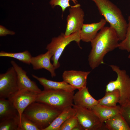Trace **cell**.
<instances>
[{
	"instance_id": "cell-29",
	"label": "cell",
	"mask_w": 130,
	"mask_h": 130,
	"mask_svg": "<svg viewBox=\"0 0 130 130\" xmlns=\"http://www.w3.org/2000/svg\"><path fill=\"white\" fill-rule=\"evenodd\" d=\"M15 34V32L13 31L10 30L4 26L0 25V36H3L7 35H13Z\"/></svg>"
},
{
	"instance_id": "cell-18",
	"label": "cell",
	"mask_w": 130,
	"mask_h": 130,
	"mask_svg": "<svg viewBox=\"0 0 130 130\" xmlns=\"http://www.w3.org/2000/svg\"><path fill=\"white\" fill-rule=\"evenodd\" d=\"M18 116L17 110L9 100L0 98V121Z\"/></svg>"
},
{
	"instance_id": "cell-21",
	"label": "cell",
	"mask_w": 130,
	"mask_h": 130,
	"mask_svg": "<svg viewBox=\"0 0 130 130\" xmlns=\"http://www.w3.org/2000/svg\"><path fill=\"white\" fill-rule=\"evenodd\" d=\"M120 98V93L118 90L106 92L104 96L98 100V104L108 106H115L119 103Z\"/></svg>"
},
{
	"instance_id": "cell-12",
	"label": "cell",
	"mask_w": 130,
	"mask_h": 130,
	"mask_svg": "<svg viewBox=\"0 0 130 130\" xmlns=\"http://www.w3.org/2000/svg\"><path fill=\"white\" fill-rule=\"evenodd\" d=\"M10 63L17 74L19 90H26L37 94L41 92L35 82L31 80L27 75L26 71L14 60H11Z\"/></svg>"
},
{
	"instance_id": "cell-26",
	"label": "cell",
	"mask_w": 130,
	"mask_h": 130,
	"mask_svg": "<svg viewBox=\"0 0 130 130\" xmlns=\"http://www.w3.org/2000/svg\"><path fill=\"white\" fill-rule=\"evenodd\" d=\"M70 1H72L75 5L78 3L77 0H51L49 3L53 8L57 6L60 7L63 13L67 8L72 6L69 3Z\"/></svg>"
},
{
	"instance_id": "cell-17",
	"label": "cell",
	"mask_w": 130,
	"mask_h": 130,
	"mask_svg": "<svg viewBox=\"0 0 130 130\" xmlns=\"http://www.w3.org/2000/svg\"><path fill=\"white\" fill-rule=\"evenodd\" d=\"M91 110L104 123L105 121L121 113L120 106L117 105L110 107L98 104Z\"/></svg>"
},
{
	"instance_id": "cell-27",
	"label": "cell",
	"mask_w": 130,
	"mask_h": 130,
	"mask_svg": "<svg viewBox=\"0 0 130 130\" xmlns=\"http://www.w3.org/2000/svg\"><path fill=\"white\" fill-rule=\"evenodd\" d=\"M79 124L78 120L75 115L65 121L60 126L58 130H72Z\"/></svg>"
},
{
	"instance_id": "cell-2",
	"label": "cell",
	"mask_w": 130,
	"mask_h": 130,
	"mask_svg": "<svg viewBox=\"0 0 130 130\" xmlns=\"http://www.w3.org/2000/svg\"><path fill=\"white\" fill-rule=\"evenodd\" d=\"M91 0L95 3L100 15L115 29L119 41L123 40L128 23L120 9L109 0Z\"/></svg>"
},
{
	"instance_id": "cell-14",
	"label": "cell",
	"mask_w": 130,
	"mask_h": 130,
	"mask_svg": "<svg viewBox=\"0 0 130 130\" xmlns=\"http://www.w3.org/2000/svg\"><path fill=\"white\" fill-rule=\"evenodd\" d=\"M106 21L103 18L97 23L84 24L79 32L81 40L83 42H91L94 38L98 31L104 26Z\"/></svg>"
},
{
	"instance_id": "cell-23",
	"label": "cell",
	"mask_w": 130,
	"mask_h": 130,
	"mask_svg": "<svg viewBox=\"0 0 130 130\" xmlns=\"http://www.w3.org/2000/svg\"><path fill=\"white\" fill-rule=\"evenodd\" d=\"M19 116L0 121V130H18Z\"/></svg>"
},
{
	"instance_id": "cell-13",
	"label": "cell",
	"mask_w": 130,
	"mask_h": 130,
	"mask_svg": "<svg viewBox=\"0 0 130 130\" xmlns=\"http://www.w3.org/2000/svg\"><path fill=\"white\" fill-rule=\"evenodd\" d=\"M52 55L48 51L45 53L42 54L35 57H32L31 64L33 69L35 70L44 69L48 71L51 73L52 78L56 76V69L51 63L50 60Z\"/></svg>"
},
{
	"instance_id": "cell-24",
	"label": "cell",
	"mask_w": 130,
	"mask_h": 130,
	"mask_svg": "<svg viewBox=\"0 0 130 130\" xmlns=\"http://www.w3.org/2000/svg\"><path fill=\"white\" fill-rule=\"evenodd\" d=\"M18 130H40L37 125L23 114L20 119Z\"/></svg>"
},
{
	"instance_id": "cell-4",
	"label": "cell",
	"mask_w": 130,
	"mask_h": 130,
	"mask_svg": "<svg viewBox=\"0 0 130 130\" xmlns=\"http://www.w3.org/2000/svg\"><path fill=\"white\" fill-rule=\"evenodd\" d=\"M74 92L61 90H44L37 95L36 102L63 111L72 107Z\"/></svg>"
},
{
	"instance_id": "cell-5",
	"label": "cell",
	"mask_w": 130,
	"mask_h": 130,
	"mask_svg": "<svg viewBox=\"0 0 130 130\" xmlns=\"http://www.w3.org/2000/svg\"><path fill=\"white\" fill-rule=\"evenodd\" d=\"M110 66L117 73V77L116 80L111 81L106 85L105 92L118 90L120 95L119 103L120 106L130 103V77L126 70H121L116 65Z\"/></svg>"
},
{
	"instance_id": "cell-9",
	"label": "cell",
	"mask_w": 130,
	"mask_h": 130,
	"mask_svg": "<svg viewBox=\"0 0 130 130\" xmlns=\"http://www.w3.org/2000/svg\"><path fill=\"white\" fill-rule=\"evenodd\" d=\"M69 14L66 18L67 24L65 34L66 36L80 32L84 24V13L78 3L72 6L69 9Z\"/></svg>"
},
{
	"instance_id": "cell-1",
	"label": "cell",
	"mask_w": 130,
	"mask_h": 130,
	"mask_svg": "<svg viewBox=\"0 0 130 130\" xmlns=\"http://www.w3.org/2000/svg\"><path fill=\"white\" fill-rule=\"evenodd\" d=\"M119 41L112 26H104L91 42V49L88 57L90 67L94 69L104 63V58L108 52L118 48Z\"/></svg>"
},
{
	"instance_id": "cell-3",
	"label": "cell",
	"mask_w": 130,
	"mask_h": 130,
	"mask_svg": "<svg viewBox=\"0 0 130 130\" xmlns=\"http://www.w3.org/2000/svg\"><path fill=\"white\" fill-rule=\"evenodd\" d=\"M62 111L35 101L28 106L23 114L35 123L40 130H44Z\"/></svg>"
},
{
	"instance_id": "cell-28",
	"label": "cell",
	"mask_w": 130,
	"mask_h": 130,
	"mask_svg": "<svg viewBox=\"0 0 130 130\" xmlns=\"http://www.w3.org/2000/svg\"><path fill=\"white\" fill-rule=\"evenodd\" d=\"M120 108L121 113L130 128V103L120 106Z\"/></svg>"
},
{
	"instance_id": "cell-7",
	"label": "cell",
	"mask_w": 130,
	"mask_h": 130,
	"mask_svg": "<svg viewBox=\"0 0 130 130\" xmlns=\"http://www.w3.org/2000/svg\"><path fill=\"white\" fill-rule=\"evenodd\" d=\"M19 90L17 74L12 66L0 74V98L8 99Z\"/></svg>"
},
{
	"instance_id": "cell-10",
	"label": "cell",
	"mask_w": 130,
	"mask_h": 130,
	"mask_svg": "<svg viewBox=\"0 0 130 130\" xmlns=\"http://www.w3.org/2000/svg\"><path fill=\"white\" fill-rule=\"evenodd\" d=\"M38 94L25 90H19L9 98L17 110L20 118L26 108L35 102Z\"/></svg>"
},
{
	"instance_id": "cell-30",
	"label": "cell",
	"mask_w": 130,
	"mask_h": 130,
	"mask_svg": "<svg viewBox=\"0 0 130 130\" xmlns=\"http://www.w3.org/2000/svg\"><path fill=\"white\" fill-rule=\"evenodd\" d=\"M72 130H83L79 124L77 126L75 127Z\"/></svg>"
},
{
	"instance_id": "cell-25",
	"label": "cell",
	"mask_w": 130,
	"mask_h": 130,
	"mask_svg": "<svg viewBox=\"0 0 130 130\" xmlns=\"http://www.w3.org/2000/svg\"><path fill=\"white\" fill-rule=\"evenodd\" d=\"M128 23L125 37L124 39L119 43L118 47L121 50L130 52V15L128 17Z\"/></svg>"
},
{
	"instance_id": "cell-20",
	"label": "cell",
	"mask_w": 130,
	"mask_h": 130,
	"mask_svg": "<svg viewBox=\"0 0 130 130\" xmlns=\"http://www.w3.org/2000/svg\"><path fill=\"white\" fill-rule=\"evenodd\" d=\"M104 123L105 128L109 130H130L121 113L105 121Z\"/></svg>"
},
{
	"instance_id": "cell-8",
	"label": "cell",
	"mask_w": 130,
	"mask_h": 130,
	"mask_svg": "<svg viewBox=\"0 0 130 130\" xmlns=\"http://www.w3.org/2000/svg\"><path fill=\"white\" fill-rule=\"evenodd\" d=\"M76 111L75 115L83 130H98L104 126L91 110L79 107L74 104L72 106Z\"/></svg>"
},
{
	"instance_id": "cell-16",
	"label": "cell",
	"mask_w": 130,
	"mask_h": 130,
	"mask_svg": "<svg viewBox=\"0 0 130 130\" xmlns=\"http://www.w3.org/2000/svg\"><path fill=\"white\" fill-rule=\"evenodd\" d=\"M32 76L43 86L44 90H61L72 92L76 89L63 81L57 82L48 80L44 77H39L34 74H32Z\"/></svg>"
},
{
	"instance_id": "cell-31",
	"label": "cell",
	"mask_w": 130,
	"mask_h": 130,
	"mask_svg": "<svg viewBox=\"0 0 130 130\" xmlns=\"http://www.w3.org/2000/svg\"><path fill=\"white\" fill-rule=\"evenodd\" d=\"M128 57L130 59V54L129 55Z\"/></svg>"
},
{
	"instance_id": "cell-22",
	"label": "cell",
	"mask_w": 130,
	"mask_h": 130,
	"mask_svg": "<svg viewBox=\"0 0 130 130\" xmlns=\"http://www.w3.org/2000/svg\"><path fill=\"white\" fill-rule=\"evenodd\" d=\"M0 56L13 58L28 65L31 64V59L32 57L30 53L27 50L16 53L8 52L1 51L0 52Z\"/></svg>"
},
{
	"instance_id": "cell-6",
	"label": "cell",
	"mask_w": 130,
	"mask_h": 130,
	"mask_svg": "<svg viewBox=\"0 0 130 130\" xmlns=\"http://www.w3.org/2000/svg\"><path fill=\"white\" fill-rule=\"evenodd\" d=\"M81 40L79 32L67 36L62 33L58 36L52 39L51 42L47 45L46 49L52 55L51 60L56 69L60 66L59 59L66 47L73 41L76 42L80 46Z\"/></svg>"
},
{
	"instance_id": "cell-19",
	"label": "cell",
	"mask_w": 130,
	"mask_h": 130,
	"mask_svg": "<svg viewBox=\"0 0 130 130\" xmlns=\"http://www.w3.org/2000/svg\"><path fill=\"white\" fill-rule=\"evenodd\" d=\"M76 113V110L72 107L65 109L44 130H58L61 125L67 120L75 116Z\"/></svg>"
},
{
	"instance_id": "cell-15",
	"label": "cell",
	"mask_w": 130,
	"mask_h": 130,
	"mask_svg": "<svg viewBox=\"0 0 130 130\" xmlns=\"http://www.w3.org/2000/svg\"><path fill=\"white\" fill-rule=\"evenodd\" d=\"M73 101L75 105L90 110L98 104V100L91 95L86 87L78 90L74 94Z\"/></svg>"
},
{
	"instance_id": "cell-11",
	"label": "cell",
	"mask_w": 130,
	"mask_h": 130,
	"mask_svg": "<svg viewBox=\"0 0 130 130\" xmlns=\"http://www.w3.org/2000/svg\"><path fill=\"white\" fill-rule=\"evenodd\" d=\"M90 72L91 71H65L62 77L63 81L80 90L86 87L87 77Z\"/></svg>"
}]
</instances>
